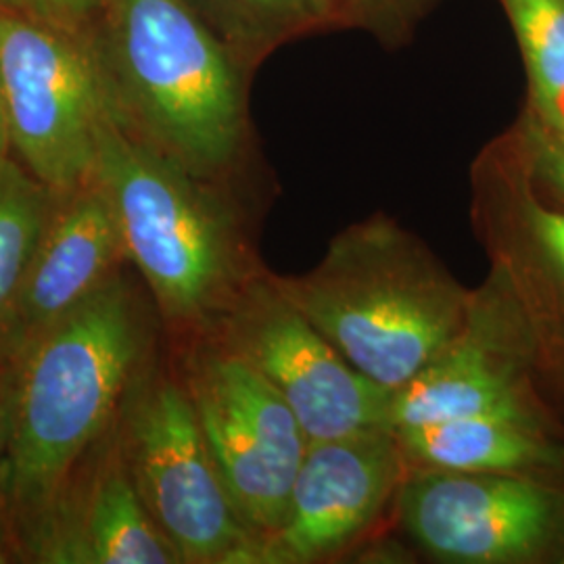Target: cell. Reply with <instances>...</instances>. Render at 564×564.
I'll return each mask as SVG.
<instances>
[{
	"label": "cell",
	"instance_id": "ac0fdd59",
	"mask_svg": "<svg viewBox=\"0 0 564 564\" xmlns=\"http://www.w3.org/2000/svg\"><path fill=\"white\" fill-rule=\"evenodd\" d=\"M109 0H0V9L88 36Z\"/></svg>",
	"mask_w": 564,
	"mask_h": 564
},
{
	"label": "cell",
	"instance_id": "3957f363",
	"mask_svg": "<svg viewBox=\"0 0 564 564\" xmlns=\"http://www.w3.org/2000/svg\"><path fill=\"white\" fill-rule=\"evenodd\" d=\"M274 281L347 362L391 393L456 341L475 300L389 220L347 228L312 272Z\"/></svg>",
	"mask_w": 564,
	"mask_h": 564
},
{
	"label": "cell",
	"instance_id": "ffe728a7",
	"mask_svg": "<svg viewBox=\"0 0 564 564\" xmlns=\"http://www.w3.org/2000/svg\"><path fill=\"white\" fill-rule=\"evenodd\" d=\"M529 149L535 174L564 197V134L542 123H529Z\"/></svg>",
	"mask_w": 564,
	"mask_h": 564
},
{
	"label": "cell",
	"instance_id": "8992f818",
	"mask_svg": "<svg viewBox=\"0 0 564 564\" xmlns=\"http://www.w3.org/2000/svg\"><path fill=\"white\" fill-rule=\"evenodd\" d=\"M0 93L11 153L34 178L55 193L93 178L107 107L88 39L0 9Z\"/></svg>",
	"mask_w": 564,
	"mask_h": 564
},
{
	"label": "cell",
	"instance_id": "7402d4cb",
	"mask_svg": "<svg viewBox=\"0 0 564 564\" xmlns=\"http://www.w3.org/2000/svg\"><path fill=\"white\" fill-rule=\"evenodd\" d=\"M414 2L416 0H328V13L368 23H384L402 18L403 11Z\"/></svg>",
	"mask_w": 564,
	"mask_h": 564
},
{
	"label": "cell",
	"instance_id": "7a4b0ae2",
	"mask_svg": "<svg viewBox=\"0 0 564 564\" xmlns=\"http://www.w3.org/2000/svg\"><path fill=\"white\" fill-rule=\"evenodd\" d=\"M109 118L216 182L241 155L242 67L184 0H109L86 36Z\"/></svg>",
	"mask_w": 564,
	"mask_h": 564
},
{
	"label": "cell",
	"instance_id": "277c9868",
	"mask_svg": "<svg viewBox=\"0 0 564 564\" xmlns=\"http://www.w3.org/2000/svg\"><path fill=\"white\" fill-rule=\"evenodd\" d=\"M95 176L120 224L128 263L163 323L212 333L253 276L237 216L214 181L128 137L109 113Z\"/></svg>",
	"mask_w": 564,
	"mask_h": 564
},
{
	"label": "cell",
	"instance_id": "5bb4252c",
	"mask_svg": "<svg viewBox=\"0 0 564 564\" xmlns=\"http://www.w3.org/2000/svg\"><path fill=\"white\" fill-rule=\"evenodd\" d=\"M405 458L426 468L464 473H519L558 463L535 421L468 416L393 431Z\"/></svg>",
	"mask_w": 564,
	"mask_h": 564
},
{
	"label": "cell",
	"instance_id": "30bf717a",
	"mask_svg": "<svg viewBox=\"0 0 564 564\" xmlns=\"http://www.w3.org/2000/svg\"><path fill=\"white\" fill-rule=\"evenodd\" d=\"M402 445L391 429L310 442L286 519L258 540L249 563H318L358 538L400 489Z\"/></svg>",
	"mask_w": 564,
	"mask_h": 564
},
{
	"label": "cell",
	"instance_id": "603a6c76",
	"mask_svg": "<svg viewBox=\"0 0 564 564\" xmlns=\"http://www.w3.org/2000/svg\"><path fill=\"white\" fill-rule=\"evenodd\" d=\"M11 151L9 147V134H7V121H4V109H2V93H0V153Z\"/></svg>",
	"mask_w": 564,
	"mask_h": 564
},
{
	"label": "cell",
	"instance_id": "4fadbf2b",
	"mask_svg": "<svg viewBox=\"0 0 564 564\" xmlns=\"http://www.w3.org/2000/svg\"><path fill=\"white\" fill-rule=\"evenodd\" d=\"M32 563L176 564L178 552L153 521L113 435L88 463Z\"/></svg>",
	"mask_w": 564,
	"mask_h": 564
},
{
	"label": "cell",
	"instance_id": "5b68a950",
	"mask_svg": "<svg viewBox=\"0 0 564 564\" xmlns=\"http://www.w3.org/2000/svg\"><path fill=\"white\" fill-rule=\"evenodd\" d=\"M116 442L182 563H249L256 538L228 496L184 383L149 362L121 405Z\"/></svg>",
	"mask_w": 564,
	"mask_h": 564
},
{
	"label": "cell",
	"instance_id": "9a60e30c",
	"mask_svg": "<svg viewBox=\"0 0 564 564\" xmlns=\"http://www.w3.org/2000/svg\"><path fill=\"white\" fill-rule=\"evenodd\" d=\"M57 202L59 193L34 178L11 151L0 153V356L7 360L21 286Z\"/></svg>",
	"mask_w": 564,
	"mask_h": 564
},
{
	"label": "cell",
	"instance_id": "9c48e42d",
	"mask_svg": "<svg viewBox=\"0 0 564 564\" xmlns=\"http://www.w3.org/2000/svg\"><path fill=\"white\" fill-rule=\"evenodd\" d=\"M408 533L445 563H524L563 523L561 498L510 473L426 468L400 485Z\"/></svg>",
	"mask_w": 564,
	"mask_h": 564
},
{
	"label": "cell",
	"instance_id": "6da1fadb",
	"mask_svg": "<svg viewBox=\"0 0 564 564\" xmlns=\"http://www.w3.org/2000/svg\"><path fill=\"white\" fill-rule=\"evenodd\" d=\"M153 356L149 310L123 268L13 360L9 538L30 561L84 468L113 435Z\"/></svg>",
	"mask_w": 564,
	"mask_h": 564
},
{
	"label": "cell",
	"instance_id": "44dd1931",
	"mask_svg": "<svg viewBox=\"0 0 564 564\" xmlns=\"http://www.w3.org/2000/svg\"><path fill=\"white\" fill-rule=\"evenodd\" d=\"M529 226L538 242L544 247L550 260L561 268L564 274V212L545 209L535 203L529 207Z\"/></svg>",
	"mask_w": 564,
	"mask_h": 564
},
{
	"label": "cell",
	"instance_id": "52a82bcc",
	"mask_svg": "<svg viewBox=\"0 0 564 564\" xmlns=\"http://www.w3.org/2000/svg\"><path fill=\"white\" fill-rule=\"evenodd\" d=\"M203 339L184 387L242 524L265 540L286 519L310 440L265 377L216 337Z\"/></svg>",
	"mask_w": 564,
	"mask_h": 564
},
{
	"label": "cell",
	"instance_id": "d6986e66",
	"mask_svg": "<svg viewBox=\"0 0 564 564\" xmlns=\"http://www.w3.org/2000/svg\"><path fill=\"white\" fill-rule=\"evenodd\" d=\"M13 391H15V366H13V360H7V362H0V542L7 545H11V538H9V449H11V426H13ZM11 550H13V545H11Z\"/></svg>",
	"mask_w": 564,
	"mask_h": 564
},
{
	"label": "cell",
	"instance_id": "8fae6325",
	"mask_svg": "<svg viewBox=\"0 0 564 564\" xmlns=\"http://www.w3.org/2000/svg\"><path fill=\"white\" fill-rule=\"evenodd\" d=\"M126 263L120 224L97 176L59 193L15 305L9 333L11 360L95 297Z\"/></svg>",
	"mask_w": 564,
	"mask_h": 564
},
{
	"label": "cell",
	"instance_id": "2e32d148",
	"mask_svg": "<svg viewBox=\"0 0 564 564\" xmlns=\"http://www.w3.org/2000/svg\"><path fill=\"white\" fill-rule=\"evenodd\" d=\"M242 69L276 42L328 18V0H184Z\"/></svg>",
	"mask_w": 564,
	"mask_h": 564
},
{
	"label": "cell",
	"instance_id": "d4e9b609",
	"mask_svg": "<svg viewBox=\"0 0 564 564\" xmlns=\"http://www.w3.org/2000/svg\"><path fill=\"white\" fill-rule=\"evenodd\" d=\"M0 362H7V358H4V356H0Z\"/></svg>",
	"mask_w": 564,
	"mask_h": 564
},
{
	"label": "cell",
	"instance_id": "7c38bea8",
	"mask_svg": "<svg viewBox=\"0 0 564 564\" xmlns=\"http://www.w3.org/2000/svg\"><path fill=\"white\" fill-rule=\"evenodd\" d=\"M496 303L475 295L463 333L419 377L393 393L391 431L468 419L535 421L524 402L519 366Z\"/></svg>",
	"mask_w": 564,
	"mask_h": 564
},
{
	"label": "cell",
	"instance_id": "e0dca14e",
	"mask_svg": "<svg viewBox=\"0 0 564 564\" xmlns=\"http://www.w3.org/2000/svg\"><path fill=\"white\" fill-rule=\"evenodd\" d=\"M523 55L531 120L564 134V0H500Z\"/></svg>",
	"mask_w": 564,
	"mask_h": 564
},
{
	"label": "cell",
	"instance_id": "cb8c5ba5",
	"mask_svg": "<svg viewBox=\"0 0 564 564\" xmlns=\"http://www.w3.org/2000/svg\"><path fill=\"white\" fill-rule=\"evenodd\" d=\"M13 561H20L18 554L11 550V545L0 542V564H9L13 563Z\"/></svg>",
	"mask_w": 564,
	"mask_h": 564
},
{
	"label": "cell",
	"instance_id": "ba28073f",
	"mask_svg": "<svg viewBox=\"0 0 564 564\" xmlns=\"http://www.w3.org/2000/svg\"><path fill=\"white\" fill-rule=\"evenodd\" d=\"M207 335L265 377L310 442L389 429L393 393L347 362L274 279L251 276Z\"/></svg>",
	"mask_w": 564,
	"mask_h": 564
}]
</instances>
